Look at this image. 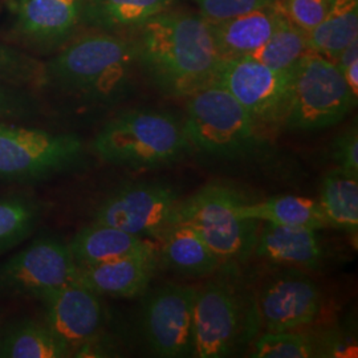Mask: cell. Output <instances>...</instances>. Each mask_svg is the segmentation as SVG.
<instances>
[{
  "instance_id": "24",
  "label": "cell",
  "mask_w": 358,
  "mask_h": 358,
  "mask_svg": "<svg viewBox=\"0 0 358 358\" xmlns=\"http://www.w3.org/2000/svg\"><path fill=\"white\" fill-rule=\"evenodd\" d=\"M71 353L45 321H15L0 336L1 358H63Z\"/></svg>"
},
{
  "instance_id": "16",
  "label": "cell",
  "mask_w": 358,
  "mask_h": 358,
  "mask_svg": "<svg viewBox=\"0 0 358 358\" xmlns=\"http://www.w3.org/2000/svg\"><path fill=\"white\" fill-rule=\"evenodd\" d=\"M158 251L90 266H77L76 282L94 294L134 297L143 294L158 267Z\"/></svg>"
},
{
  "instance_id": "10",
  "label": "cell",
  "mask_w": 358,
  "mask_h": 358,
  "mask_svg": "<svg viewBox=\"0 0 358 358\" xmlns=\"http://www.w3.org/2000/svg\"><path fill=\"white\" fill-rule=\"evenodd\" d=\"M178 195L170 187L138 182L110 192L93 214V222L112 226L129 234L153 238L173 223Z\"/></svg>"
},
{
  "instance_id": "9",
  "label": "cell",
  "mask_w": 358,
  "mask_h": 358,
  "mask_svg": "<svg viewBox=\"0 0 358 358\" xmlns=\"http://www.w3.org/2000/svg\"><path fill=\"white\" fill-rule=\"evenodd\" d=\"M77 264L68 244L44 236L0 264V292L47 300L76 282Z\"/></svg>"
},
{
  "instance_id": "8",
  "label": "cell",
  "mask_w": 358,
  "mask_h": 358,
  "mask_svg": "<svg viewBox=\"0 0 358 358\" xmlns=\"http://www.w3.org/2000/svg\"><path fill=\"white\" fill-rule=\"evenodd\" d=\"M294 75V68L279 71L247 56L223 60L214 83L229 90L263 130L284 125Z\"/></svg>"
},
{
  "instance_id": "32",
  "label": "cell",
  "mask_w": 358,
  "mask_h": 358,
  "mask_svg": "<svg viewBox=\"0 0 358 358\" xmlns=\"http://www.w3.org/2000/svg\"><path fill=\"white\" fill-rule=\"evenodd\" d=\"M34 97L17 87L0 84V118H28L36 112Z\"/></svg>"
},
{
  "instance_id": "2",
  "label": "cell",
  "mask_w": 358,
  "mask_h": 358,
  "mask_svg": "<svg viewBox=\"0 0 358 358\" xmlns=\"http://www.w3.org/2000/svg\"><path fill=\"white\" fill-rule=\"evenodd\" d=\"M137 65L134 40L100 31L73 40L44 63V87L88 103H112L129 90Z\"/></svg>"
},
{
  "instance_id": "25",
  "label": "cell",
  "mask_w": 358,
  "mask_h": 358,
  "mask_svg": "<svg viewBox=\"0 0 358 358\" xmlns=\"http://www.w3.org/2000/svg\"><path fill=\"white\" fill-rule=\"evenodd\" d=\"M321 211L328 224L356 235L358 230V177L333 167L321 183Z\"/></svg>"
},
{
  "instance_id": "18",
  "label": "cell",
  "mask_w": 358,
  "mask_h": 358,
  "mask_svg": "<svg viewBox=\"0 0 358 358\" xmlns=\"http://www.w3.org/2000/svg\"><path fill=\"white\" fill-rule=\"evenodd\" d=\"M68 247L77 266H90L158 251L157 244L148 238L97 222L78 231Z\"/></svg>"
},
{
  "instance_id": "31",
  "label": "cell",
  "mask_w": 358,
  "mask_h": 358,
  "mask_svg": "<svg viewBox=\"0 0 358 358\" xmlns=\"http://www.w3.org/2000/svg\"><path fill=\"white\" fill-rule=\"evenodd\" d=\"M208 23H217L273 4V0H195Z\"/></svg>"
},
{
  "instance_id": "30",
  "label": "cell",
  "mask_w": 358,
  "mask_h": 358,
  "mask_svg": "<svg viewBox=\"0 0 358 358\" xmlns=\"http://www.w3.org/2000/svg\"><path fill=\"white\" fill-rule=\"evenodd\" d=\"M329 0H273V7L284 19L306 34L320 24Z\"/></svg>"
},
{
  "instance_id": "33",
  "label": "cell",
  "mask_w": 358,
  "mask_h": 358,
  "mask_svg": "<svg viewBox=\"0 0 358 358\" xmlns=\"http://www.w3.org/2000/svg\"><path fill=\"white\" fill-rule=\"evenodd\" d=\"M332 158L336 167L358 177L357 129H349L336 138L332 148Z\"/></svg>"
},
{
  "instance_id": "12",
  "label": "cell",
  "mask_w": 358,
  "mask_h": 358,
  "mask_svg": "<svg viewBox=\"0 0 358 358\" xmlns=\"http://www.w3.org/2000/svg\"><path fill=\"white\" fill-rule=\"evenodd\" d=\"M196 288L166 284L154 292L145 307L143 328L150 348L162 357L192 355V312Z\"/></svg>"
},
{
  "instance_id": "34",
  "label": "cell",
  "mask_w": 358,
  "mask_h": 358,
  "mask_svg": "<svg viewBox=\"0 0 358 358\" xmlns=\"http://www.w3.org/2000/svg\"><path fill=\"white\" fill-rule=\"evenodd\" d=\"M336 65L341 71L346 84L355 99L358 97V38L353 40L336 59Z\"/></svg>"
},
{
  "instance_id": "7",
  "label": "cell",
  "mask_w": 358,
  "mask_h": 358,
  "mask_svg": "<svg viewBox=\"0 0 358 358\" xmlns=\"http://www.w3.org/2000/svg\"><path fill=\"white\" fill-rule=\"evenodd\" d=\"M76 134L0 122V182H36L72 169L83 155Z\"/></svg>"
},
{
  "instance_id": "29",
  "label": "cell",
  "mask_w": 358,
  "mask_h": 358,
  "mask_svg": "<svg viewBox=\"0 0 358 358\" xmlns=\"http://www.w3.org/2000/svg\"><path fill=\"white\" fill-rule=\"evenodd\" d=\"M315 356L310 338L296 331L267 332L257 338L251 357L308 358Z\"/></svg>"
},
{
  "instance_id": "3",
  "label": "cell",
  "mask_w": 358,
  "mask_h": 358,
  "mask_svg": "<svg viewBox=\"0 0 358 358\" xmlns=\"http://www.w3.org/2000/svg\"><path fill=\"white\" fill-rule=\"evenodd\" d=\"M190 149L183 124L174 115L150 109L117 115L93 141V152L103 162L129 169L171 165Z\"/></svg>"
},
{
  "instance_id": "23",
  "label": "cell",
  "mask_w": 358,
  "mask_h": 358,
  "mask_svg": "<svg viewBox=\"0 0 358 358\" xmlns=\"http://www.w3.org/2000/svg\"><path fill=\"white\" fill-rule=\"evenodd\" d=\"M358 38V0H329L320 24L308 34L309 51L332 62Z\"/></svg>"
},
{
  "instance_id": "4",
  "label": "cell",
  "mask_w": 358,
  "mask_h": 358,
  "mask_svg": "<svg viewBox=\"0 0 358 358\" xmlns=\"http://www.w3.org/2000/svg\"><path fill=\"white\" fill-rule=\"evenodd\" d=\"M186 99L183 128L192 148L214 157H239L260 141L262 129L220 84L211 83Z\"/></svg>"
},
{
  "instance_id": "21",
  "label": "cell",
  "mask_w": 358,
  "mask_h": 358,
  "mask_svg": "<svg viewBox=\"0 0 358 358\" xmlns=\"http://www.w3.org/2000/svg\"><path fill=\"white\" fill-rule=\"evenodd\" d=\"M177 0H85L83 20L106 32L137 29L166 13Z\"/></svg>"
},
{
  "instance_id": "17",
  "label": "cell",
  "mask_w": 358,
  "mask_h": 358,
  "mask_svg": "<svg viewBox=\"0 0 358 358\" xmlns=\"http://www.w3.org/2000/svg\"><path fill=\"white\" fill-rule=\"evenodd\" d=\"M256 256L288 268L317 269L324 257L317 231L266 223L256 234Z\"/></svg>"
},
{
  "instance_id": "15",
  "label": "cell",
  "mask_w": 358,
  "mask_h": 358,
  "mask_svg": "<svg viewBox=\"0 0 358 358\" xmlns=\"http://www.w3.org/2000/svg\"><path fill=\"white\" fill-rule=\"evenodd\" d=\"M85 0H8L16 34L38 48H53L75 31L84 13Z\"/></svg>"
},
{
  "instance_id": "5",
  "label": "cell",
  "mask_w": 358,
  "mask_h": 358,
  "mask_svg": "<svg viewBox=\"0 0 358 358\" xmlns=\"http://www.w3.org/2000/svg\"><path fill=\"white\" fill-rule=\"evenodd\" d=\"M242 202L243 198L230 187L208 185L179 201L173 223L192 227L222 263L241 260L254 250L257 234V222L238 214Z\"/></svg>"
},
{
  "instance_id": "28",
  "label": "cell",
  "mask_w": 358,
  "mask_h": 358,
  "mask_svg": "<svg viewBox=\"0 0 358 358\" xmlns=\"http://www.w3.org/2000/svg\"><path fill=\"white\" fill-rule=\"evenodd\" d=\"M0 84L11 87H44V63L0 43Z\"/></svg>"
},
{
  "instance_id": "13",
  "label": "cell",
  "mask_w": 358,
  "mask_h": 358,
  "mask_svg": "<svg viewBox=\"0 0 358 358\" xmlns=\"http://www.w3.org/2000/svg\"><path fill=\"white\" fill-rule=\"evenodd\" d=\"M320 309V291L316 282L300 269L289 268L263 285L256 313L267 332H284L312 324Z\"/></svg>"
},
{
  "instance_id": "1",
  "label": "cell",
  "mask_w": 358,
  "mask_h": 358,
  "mask_svg": "<svg viewBox=\"0 0 358 358\" xmlns=\"http://www.w3.org/2000/svg\"><path fill=\"white\" fill-rule=\"evenodd\" d=\"M138 29V64L164 94L186 99L214 83L223 59L201 13L166 11Z\"/></svg>"
},
{
  "instance_id": "20",
  "label": "cell",
  "mask_w": 358,
  "mask_h": 358,
  "mask_svg": "<svg viewBox=\"0 0 358 358\" xmlns=\"http://www.w3.org/2000/svg\"><path fill=\"white\" fill-rule=\"evenodd\" d=\"M158 242L161 257L179 275L205 278L223 264L202 236L187 224H170L158 236Z\"/></svg>"
},
{
  "instance_id": "26",
  "label": "cell",
  "mask_w": 358,
  "mask_h": 358,
  "mask_svg": "<svg viewBox=\"0 0 358 358\" xmlns=\"http://www.w3.org/2000/svg\"><path fill=\"white\" fill-rule=\"evenodd\" d=\"M43 215V205L26 195L0 196V255L24 242Z\"/></svg>"
},
{
  "instance_id": "11",
  "label": "cell",
  "mask_w": 358,
  "mask_h": 358,
  "mask_svg": "<svg viewBox=\"0 0 358 358\" xmlns=\"http://www.w3.org/2000/svg\"><path fill=\"white\" fill-rule=\"evenodd\" d=\"M243 308L224 282H210L196 288L192 312V356H230L243 333Z\"/></svg>"
},
{
  "instance_id": "14",
  "label": "cell",
  "mask_w": 358,
  "mask_h": 358,
  "mask_svg": "<svg viewBox=\"0 0 358 358\" xmlns=\"http://www.w3.org/2000/svg\"><path fill=\"white\" fill-rule=\"evenodd\" d=\"M43 303L47 307V325L72 353L90 345L103 328L100 294L78 282L65 285Z\"/></svg>"
},
{
  "instance_id": "27",
  "label": "cell",
  "mask_w": 358,
  "mask_h": 358,
  "mask_svg": "<svg viewBox=\"0 0 358 358\" xmlns=\"http://www.w3.org/2000/svg\"><path fill=\"white\" fill-rule=\"evenodd\" d=\"M309 52L308 34L282 16L268 40L248 57L269 68L285 71L294 68Z\"/></svg>"
},
{
  "instance_id": "6",
  "label": "cell",
  "mask_w": 358,
  "mask_h": 358,
  "mask_svg": "<svg viewBox=\"0 0 358 358\" xmlns=\"http://www.w3.org/2000/svg\"><path fill=\"white\" fill-rule=\"evenodd\" d=\"M357 99L334 62L309 52L294 66L292 94L284 128L315 131L340 124Z\"/></svg>"
},
{
  "instance_id": "22",
  "label": "cell",
  "mask_w": 358,
  "mask_h": 358,
  "mask_svg": "<svg viewBox=\"0 0 358 358\" xmlns=\"http://www.w3.org/2000/svg\"><path fill=\"white\" fill-rule=\"evenodd\" d=\"M236 210L244 219L276 226L304 227L316 231L329 227L319 202L306 196L282 195L256 203H247L243 201Z\"/></svg>"
},
{
  "instance_id": "19",
  "label": "cell",
  "mask_w": 358,
  "mask_h": 358,
  "mask_svg": "<svg viewBox=\"0 0 358 358\" xmlns=\"http://www.w3.org/2000/svg\"><path fill=\"white\" fill-rule=\"evenodd\" d=\"M282 15L273 6L230 19L210 23L211 34L223 60L251 56L272 35Z\"/></svg>"
}]
</instances>
